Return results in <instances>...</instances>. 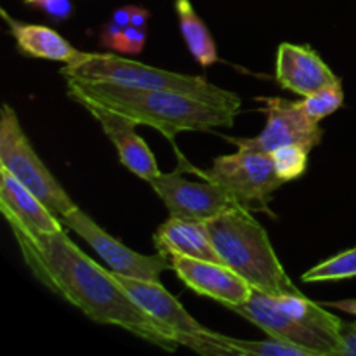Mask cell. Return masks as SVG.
<instances>
[{
  "instance_id": "obj_27",
  "label": "cell",
  "mask_w": 356,
  "mask_h": 356,
  "mask_svg": "<svg viewBox=\"0 0 356 356\" xmlns=\"http://www.w3.org/2000/svg\"><path fill=\"white\" fill-rule=\"evenodd\" d=\"M149 13L145 9V7L132 6V17H131V26L136 28H146V23H148Z\"/></svg>"
},
{
  "instance_id": "obj_1",
  "label": "cell",
  "mask_w": 356,
  "mask_h": 356,
  "mask_svg": "<svg viewBox=\"0 0 356 356\" xmlns=\"http://www.w3.org/2000/svg\"><path fill=\"white\" fill-rule=\"evenodd\" d=\"M10 229L31 273L90 320L120 327L165 351L179 346L176 332L146 313L111 270L83 254L65 229L40 235L19 226Z\"/></svg>"
},
{
  "instance_id": "obj_29",
  "label": "cell",
  "mask_w": 356,
  "mask_h": 356,
  "mask_svg": "<svg viewBox=\"0 0 356 356\" xmlns=\"http://www.w3.org/2000/svg\"><path fill=\"white\" fill-rule=\"evenodd\" d=\"M329 306H332V308H337V309H341V312H346V313H350V315L356 316V301L355 299H350V301L329 302Z\"/></svg>"
},
{
  "instance_id": "obj_3",
  "label": "cell",
  "mask_w": 356,
  "mask_h": 356,
  "mask_svg": "<svg viewBox=\"0 0 356 356\" xmlns=\"http://www.w3.org/2000/svg\"><path fill=\"white\" fill-rule=\"evenodd\" d=\"M252 214L236 207L204 222L221 261L264 294H302L285 273L266 229Z\"/></svg>"
},
{
  "instance_id": "obj_20",
  "label": "cell",
  "mask_w": 356,
  "mask_h": 356,
  "mask_svg": "<svg viewBox=\"0 0 356 356\" xmlns=\"http://www.w3.org/2000/svg\"><path fill=\"white\" fill-rule=\"evenodd\" d=\"M356 277V247L323 263L316 264L315 268L306 271L302 275V282L306 284H315V282H332V280H346V278Z\"/></svg>"
},
{
  "instance_id": "obj_23",
  "label": "cell",
  "mask_w": 356,
  "mask_h": 356,
  "mask_svg": "<svg viewBox=\"0 0 356 356\" xmlns=\"http://www.w3.org/2000/svg\"><path fill=\"white\" fill-rule=\"evenodd\" d=\"M146 42V28L127 26L124 28L120 40H118L117 51L129 52V54H139L145 47Z\"/></svg>"
},
{
  "instance_id": "obj_13",
  "label": "cell",
  "mask_w": 356,
  "mask_h": 356,
  "mask_svg": "<svg viewBox=\"0 0 356 356\" xmlns=\"http://www.w3.org/2000/svg\"><path fill=\"white\" fill-rule=\"evenodd\" d=\"M0 211L9 226H19L26 232L54 233L65 229L61 219L9 170L0 167Z\"/></svg>"
},
{
  "instance_id": "obj_30",
  "label": "cell",
  "mask_w": 356,
  "mask_h": 356,
  "mask_svg": "<svg viewBox=\"0 0 356 356\" xmlns=\"http://www.w3.org/2000/svg\"><path fill=\"white\" fill-rule=\"evenodd\" d=\"M24 2H26V3H35V2H37V0H24Z\"/></svg>"
},
{
  "instance_id": "obj_19",
  "label": "cell",
  "mask_w": 356,
  "mask_h": 356,
  "mask_svg": "<svg viewBox=\"0 0 356 356\" xmlns=\"http://www.w3.org/2000/svg\"><path fill=\"white\" fill-rule=\"evenodd\" d=\"M212 339L226 351V355H254V356H316L312 350L285 343V341H240L222 334L212 332Z\"/></svg>"
},
{
  "instance_id": "obj_6",
  "label": "cell",
  "mask_w": 356,
  "mask_h": 356,
  "mask_svg": "<svg viewBox=\"0 0 356 356\" xmlns=\"http://www.w3.org/2000/svg\"><path fill=\"white\" fill-rule=\"evenodd\" d=\"M202 177L225 188L240 207L250 212H268L271 197L284 184L270 153L242 148L233 155L218 156Z\"/></svg>"
},
{
  "instance_id": "obj_22",
  "label": "cell",
  "mask_w": 356,
  "mask_h": 356,
  "mask_svg": "<svg viewBox=\"0 0 356 356\" xmlns=\"http://www.w3.org/2000/svg\"><path fill=\"white\" fill-rule=\"evenodd\" d=\"M308 153L302 146H282L270 153L277 176L284 183L299 179L308 169Z\"/></svg>"
},
{
  "instance_id": "obj_5",
  "label": "cell",
  "mask_w": 356,
  "mask_h": 356,
  "mask_svg": "<svg viewBox=\"0 0 356 356\" xmlns=\"http://www.w3.org/2000/svg\"><path fill=\"white\" fill-rule=\"evenodd\" d=\"M0 167L33 191L59 219L76 207L28 141L17 115L9 104L0 113Z\"/></svg>"
},
{
  "instance_id": "obj_10",
  "label": "cell",
  "mask_w": 356,
  "mask_h": 356,
  "mask_svg": "<svg viewBox=\"0 0 356 356\" xmlns=\"http://www.w3.org/2000/svg\"><path fill=\"white\" fill-rule=\"evenodd\" d=\"M165 204L170 218L191 222H207L232 209L240 207L225 188L205 181L191 183L177 172L159 174L149 181Z\"/></svg>"
},
{
  "instance_id": "obj_2",
  "label": "cell",
  "mask_w": 356,
  "mask_h": 356,
  "mask_svg": "<svg viewBox=\"0 0 356 356\" xmlns=\"http://www.w3.org/2000/svg\"><path fill=\"white\" fill-rule=\"evenodd\" d=\"M66 80L68 96L79 104L94 103L129 118L136 125L156 129L169 139L184 131L209 132L214 127H233L238 115L177 90L134 89L108 82Z\"/></svg>"
},
{
  "instance_id": "obj_8",
  "label": "cell",
  "mask_w": 356,
  "mask_h": 356,
  "mask_svg": "<svg viewBox=\"0 0 356 356\" xmlns=\"http://www.w3.org/2000/svg\"><path fill=\"white\" fill-rule=\"evenodd\" d=\"M264 103L268 124L264 131L256 138L229 139L238 148L250 152L271 153L282 146L298 145L306 152H312L322 143L323 131L320 122L313 120L299 101H289L284 97H259Z\"/></svg>"
},
{
  "instance_id": "obj_21",
  "label": "cell",
  "mask_w": 356,
  "mask_h": 356,
  "mask_svg": "<svg viewBox=\"0 0 356 356\" xmlns=\"http://www.w3.org/2000/svg\"><path fill=\"white\" fill-rule=\"evenodd\" d=\"M344 101V90L341 80L337 82L329 83V86L322 87L316 92L309 94V96L302 97V101H299L302 106V110L313 118V120L320 122L325 117L332 115L334 111L339 110L343 106Z\"/></svg>"
},
{
  "instance_id": "obj_18",
  "label": "cell",
  "mask_w": 356,
  "mask_h": 356,
  "mask_svg": "<svg viewBox=\"0 0 356 356\" xmlns=\"http://www.w3.org/2000/svg\"><path fill=\"white\" fill-rule=\"evenodd\" d=\"M176 13L179 17V30L191 56L204 68L214 65L219 59L216 42L202 17L195 13L190 0H176Z\"/></svg>"
},
{
  "instance_id": "obj_25",
  "label": "cell",
  "mask_w": 356,
  "mask_h": 356,
  "mask_svg": "<svg viewBox=\"0 0 356 356\" xmlns=\"http://www.w3.org/2000/svg\"><path fill=\"white\" fill-rule=\"evenodd\" d=\"M35 6H40L54 19H66L72 14L70 0H37Z\"/></svg>"
},
{
  "instance_id": "obj_11",
  "label": "cell",
  "mask_w": 356,
  "mask_h": 356,
  "mask_svg": "<svg viewBox=\"0 0 356 356\" xmlns=\"http://www.w3.org/2000/svg\"><path fill=\"white\" fill-rule=\"evenodd\" d=\"M174 273L188 289L233 308L249 301L254 287L235 270L216 261L174 254L169 256Z\"/></svg>"
},
{
  "instance_id": "obj_26",
  "label": "cell",
  "mask_w": 356,
  "mask_h": 356,
  "mask_svg": "<svg viewBox=\"0 0 356 356\" xmlns=\"http://www.w3.org/2000/svg\"><path fill=\"white\" fill-rule=\"evenodd\" d=\"M122 33H124V26H120V24L115 23V21L111 19L110 23L104 24L103 31H101V44H103L104 47L111 49V51H117V45Z\"/></svg>"
},
{
  "instance_id": "obj_24",
  "label": "cell",
  "mask_w": 356,
  "mask_h": 356,
  "mask_svg": "<svg viewBox=\"0 0 356 356\" xmlns=\"http://www.w3.org/2000/svg\"><path fill=\"white\" fill-rule=\"evenodd\" d=\"M339 356H356V322H343L341 325Z\"/></svg>"
},
{
  "instance_id": "obj_14",
  "label": "cell",
  "mask_w": 356,
  "mask_h": 356,
  "mask_svg": "<svg viewBox=\"0 0 356 356\" xmlns=\"http://www.w3.org/2000/svg\"><path fill=\"white\" fill-rule=\"evenodd\" d=\"M275 75L284 89L302 97L339 80L315 51L296 44L278 45Z\"/></svg>"
},
{
  "instance_id": "obj_9",
  "label": "cell",
  "mask_w": 356,
  "mask_h": 356,
  "mask_svg": "<svg viewBox=\"0 0 356 356\" xmlns=\"http://www.w3.org/2000/svg\"><path fill=\"white\" fill-rule=\"evenodd\" d=\"M61 222L65 225V228H70L80 238L86 240L115 273L141 278V280L160 282V275L163 271L172 270L169 257L162 256V254H159V256H145V254L129 249L120 240L104 232L99 225H96L79 207L72 209L68 214L63 216Z\"/></svg>"
},
{
  "instance_id": "obj_4",
  "label": "cell",
  "mask_w": 356,
  "mask_h": 356,
  "mask_svg": "<svg viewBox=\"0 0 356 356\" xmlns=\"http://www.w3.org/2000/svg\"><path fill=\"white\" fill-rule=\"evenodd\" d=\"M61 75H65L66 79L108 82L134 87V89L177 90V92L200 97L214 106L225 108L235 113L240 111V97L236 94L207 82L204 76L183 75V73L153 68V66L131 61L117 54L82 52V56L75 63L63 66Z\"/></svg>"
},
{
  "instance_id": "obj_17",
  "label": "cell",
  "mask_w": 356,
  "mask_h": 356,
  "mask_svg": "<svg viewBox=\"0 0 356 356\" xmlns=\"http://www.w3.org/2000/svg\"><path fill=\"white\" fill-rule=\"evenodd\" d=\"M2 16L16 40L17 47L21 52L30 58L49 59V61H59L70 65L75 63L82 56V51L73 47L70 42H66L61 35L49 26L42 24H28L21 21L13 19L7 16L6 10L2 9Z\"/></svg>"
},
{
  "instance_id": "obj_15",
  "label": "cell",
  "mask_w": 356,
  "mask_h": 356,
  "mask_svg": "<svg viewBox=\"0 0 356 356\" xmlns=\"http://www.w3.org/2000/svg\"><path fill=\"white\" fill-rule=\"evenodd\" d=\"M111 273L146 313H149L153 318L176 332L177 341L183 334H200L207 330L181 306V302L170 292H167L160 285V282L125 277V275L115 273V271Z\"/></svg>"
},
{
  "instance_id": "obj_12",
  "label": "cell",
  "mask_w": 356,
  "mask_h": 356,
  "mask_svg": "<svg viewBox=\"0 0 356 356\" xmlns=\"http://www.w3.org/2000/svg\"><path fill=\"white\" fill-rule=\"evenodd\" d=\"M82 106L99 122L103 132L117 148L122 165L148 183L162 174L153 152L148 148L145 139L136 132L138 125L134 122L94 103H82Z\"/></svg>"
},
{
  "instance_id": "obj_16",
  "label": "cell",
  "mask_w": 356,
  "mask_h": 356,
  "mask_svg": "<svg viewBox=\"0 0 356 356\" xmlns=\"http://www.w3.org/2000/svg\"><path fill=\"white\" fill-rule=\"evenodd\" d=\"M153 242H155L159 254L165 257L179 254V256L222 263L218 250L212 245V240L205 229L204 222H191L170 218L156 229Z\"/></svg>"
},
{
  "instance_id": "obj_7",
  "label": "cell",
  "mask_w": 356,
  "mask_h": 356,
  "mask_svg": "<svg viewBox=\"0 0 356 356\" xmlns=\"http://www.w3.org/2000/svg\"><path fill=\"white\" fill-rule=\"evenodd\" d=\"M236 315L252 322L273 339L312 350L316 356H339L341 337L329 330L308 325L285 312L278 302L277 296L264 294L254 289L249 301L229 308Z\"/></svg>"
},
{
  "instance_id": "obj_28",
  "label": "cell",
  "mask_w": 356,
  "mask_h": 356,
  "mask_svg": "<svg viewBox=\"0 0 356 356\" xmlns=\"http://www.w3.org/2000/svg\"><path fill=\"white\" fill-rule=\"evenodd\" d=\"M131 17H132V6H125V7H120V9L115 10L111 19H113L115 23L120 24V26L127 28V26H131Z\"/></svg>"
}]
</instances>
